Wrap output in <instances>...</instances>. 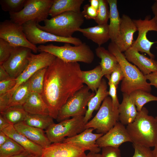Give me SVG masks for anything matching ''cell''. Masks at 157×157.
<instances>
[{
  "label": "cell",
  "instance_id": "cell-16",
  "mask_svg": "<svg viewBox=\"0 0 157 157\" xmlns=\"http://www.w3.org/2000/svg\"><path fill=\"white\" fill-rule=\"evenodd\" d=\"M94 130L92 128L85 129L79 134L73 137L65 138L62 142L75 145L84 150L99 153L101 150L96 143V141L104 134L101 133H94Z\"/></svg>",
  "mask_w": 157,
  "mask_h": 157
},
{
  "label": "cell",
  "instance_id": "cell-9",
  "mask_svg": "<svg viewBox=\"0 0 157 157\" xmlns=\"http://www.w3.org/2000/svg\"><path fill=\"white\" fill-rule=\"evenodd\" d=\"M84 116H77L54 123L45 131L51 143L62 142L66 138L74 136L84 131L85 123Z\"/></svg>",
  "mask_w": 157,
  "mask_h": 157
},
{
  "label": "cell",
  "instance_id": "cell-32",
  "mask_svg": "<svg viewBox=\"0 0 157 157\" xmlns=\"http://www.w3.org/2000/svg\"><path fill=\"white\" fill-rule=\"evenodd\" d=\"M11 125H14L23 122L28 113L22 106H11L0 113Z\"/></svg>",
  "mask_w": 157,
  "mask_h": 157
},
{
  "label": "cell",
  "instance_id": "cell-12",
  "mask_svg": "<svg viewBox=\"0 0 157 157\" xmlns=\"http://www.w3.org/2000/svg\"><path fill=\"white\" fill-rule=\"evenodd\" d=\"M138 31V36L133 41L132 47L138 51L147 54L150 58L154 59V55L150 51V49L155 42L149 40L147 37V33L150 31L157 32V23L154 17L150 19L147 16L144 19H133Z\"/></svg>",
  "mask_w": 157,
  "mask_h": 157
},
{
  "label": "cell",
  "instance_id": "cell-38",
  "mask_svg": "<svg viewBox=\"0 0 157 157\" xmlns=\"http://www.w3.org/2000/svg\"><path fill=\"white\" fill-rule=\"evenodd\" d=\"M14 48L8 42L0 38V65L8 59Z\"/></svg>",
  "mask_w": 157,
  "mask_h": 157
},
{
  "label": "cell",
  "instance_id": "cell-14",
  "mask_svg": "<svg viewBox=\"0 0 157 157\" xmlns=\"http://www.w3.org/2000/svg\"><path fill=\"white\" fill-rule=\"evenodd\" d=\"M32 51L24 47L14 48L9 58L2 65L11 77L16 78L24 72L28 64V58Z\"/></svg>",
  "mask_w": 157,
  "mask_h": 157
},
{
  "label": "cell",
  "instance_id": "cell-50",
  "mask_svg": "<svg viewBox=\"0 0 157 157\" xmlns=\"http://www.w3.org/2000/svg\"><path fill=\"white\" fill-rule=\"evenodd\" d=\"M33 156L30 152L25 150L23 152L10 157H32Z\"/></svg>",
  "mask_w": 157,
  "mask_h": 157
},
{
  "label": "cell",
  "instance_id": "cell-2",
  "mask_svg": "<svg viewBox=\"0 0 157 157\" xmlns=\"http://www.w3.org/2000/svg\"><path fill=\"white\" fill-rule=\"evenodd\" d=\"M108 50L116 57L123 71L124 78L120 86V90L123 93L129 95L137 90L151 92V85L147 81L145 75L136 66L127 60L115 42H111L109 44Z\"/></svg>",
  "mask_w": 157,
  "mask_h": 157
},
{
  "label": "cell",
  "instance_id": "cell-44",
  "mask_svg": "<svg viewBox=\"0 0 157 157\" xmlns=\"http://www.w3.org/2000/svg\"><path fill=\"white\" fill-rule=\"evenodd\" d=\"M108 84L109 86L108 95L110 96L111 99L114 106L115 107L118 108L120 104L117 95V88L113 83L111 82L108 81Z\"/></svg>",
  "mask_w": 157,
  "mask_h": 157
},
{
  "label": "cell",
  "instance_id": "cell-52",
  "mask_svg": "<svg viewBox=\"0 0 157 157\" xmlns=\"http://www.w3.org/2000/svg\"><path fill=\"white\" fill-rule=\"evenodd\" d=\"M89 2L90 5L97 10L99 6V0H90Z\"/></svg>",
  "mask_w": 157,
  "mask_h": 157
},
{
  "label": "cell",
  "instance_id": "cell-29",
  "mask_svg": "<svg viewBox=\"0 0 157 157\" xmlns=\"http://www.w3.org/2000/svg\"><path fill=\"white\" fill-rule=\"evenodd\" d=\"M81 74L83 83L85 84L92 92L96 93L104 76L100 65H98L91 70H82Z\"/></svg>",
  "mask_w": 157,
  "mask_h": 157
},
{
  "label": "cell",
  "instance_id": "cell-34",
  "mask_svg": "<svg viewBox=\"0 0 157 157\" xmlns=\"http://www.w3.org/2000/svg\"><path fill=\"white\" fill-rule=\"evenodd\" d=\"M25 150L22 147L9 137L6 141L0 146V157H10Z\"/></svg>",
  "mask_w": 157,
  "mask_h": 157
},
{
  "label": "cell",
  "instance_id": "cell-11",
  "mask_svg": "<svg viewBox=\"0 0 157 157\" xmlns=\"http://www.w3.org/2000/svg\"><path fill=\"white\" fill-rule=\"evenodd\" d=\"M0 38L8 42L14 47H24L30 49L34 53L38 52V47L27 39L22 25L10 20H6L0 22Z\"/></svg>",
  "mask_w": 157,
  "mask_h": 157
},
{
  "label": "cell",
  "instance_id": "cell-7",
  "mask_svg": "<svg viewBox=\"0 0 157 157\" xmlns=\"http://www.w3.org/2000/svg\"><path fill=\"white\" fill-rule=\"evenodd\" d=\"M119 121L118 108L114 106L111 97L108 96L102 102L95 115L85 124V127L93 128L97 133L104 134Z\"/></svg>",
  "mask_w": 157,
  "mask_h": 157
},
{
  "label": "cell",
  "instance_id": "cell-56",
  "mask_svg": "<svg viewBox=\"0 0 157 157\" xmlns=\"http://www.w3.org/2000/svg\"><path fill=\"white\" fill-rule=\"evenodd\" d=\"M156 48L157 49V47H156Z\"/></svg>",
  "mask_w": 157,
  "mask_h": 157
},
{
  "label": "cell",
  "instance_id": "cell-30",
  "mask_svg": "<svg viewBox=\"0 0 157 157\" xmlns=\"http://www.w3.org/2000/svg\"><path fill=\"white\" fill-rule=\"evenodd\" d=\"M31 92L28 80L20 85L13 92L11 95L9 107L23 106Z\"/></svg>",
  "mask_w": 157,
  "mask_h": 157
},
{
  "label": "cell",
  "instance_id": "cell-22",
  "mask_svg": "<svg viewBox=\"0 0 157 157\" xmlns=\"http://www.w3.org/2000/svg\"><path fill=\"white\" fill-rule=\"evenodd\" d=\"M77 31L81 33L83 36L99 46H101L110 39L108 24L98 25L86 28H80Z\"/></svg>",
  "mask_w": 157,
  "mask_h": 157
},
{
  "label": "cell",
  "instance_id": "cell-27",
  "mask_svg": "<svg viewBox=\"0 0 157 157\" xmlns=\"http://www.w3.org/2000/svg\"><path fill=\"white\" fill-rule=\"evenodd\" d=\"M97 56L101 59L100 63L104 76L110 75L118 63L116 57L108 50L101 46L95 49Z\"/></svg>",
  "mask_w": 157,
  "mask_h": 157
},
{
  "label": "cell",
  "instance_id": "cell-21",
  "mask_svg": "<svg viewBox=\"0 0 157 157\" xmlns=\"http://www.w3.org/2000/svg\"><path fill=\"white\" fill-rule=\"evenodd\" d=\"M2 131L9 138L13 140L25 150L30 152L33 156H42L43 148L18 132L15 129L14 125H10Z\"/></svg>",
  "mask_w": 157,
  "mask_h": 157
},
{
  "label": "cell",
  "instance_id": "cell-4",
  "mask_svg": "<svg viewBox=\"0 0 157 157\" xmlns=\"http://www.w3.org/2000/svg\"><path fill=\"white\" fill-rule=\"evenodd\" d=\"M84 21L81 13L68 11L47 19L44 21L43 26L37 23L36 25L45 31L61 37L70 38L80 28Z\"/></svg>",
  "mask_w": 157,
  "mask_h": 157
},
{
  "label": "cell",
  "instance_id": "cell-37",
  "mask_svg": "<svg viewBox=\"0 0 157 157\" xmlns=\"http://www.w3.org/2000/svg\"><path fill=\"white\" fill-rule=\"evenodd\" d=\"M26 0H1L2 9L9 13H17L24 8Z\"/></svg>",
  "mask_w": 157,
  "mask_h": 157
},
{
  "label": "cell",
  "instance_id": "cell-45",
  "mask_svg": "<svg viewBox=\"0 0 157 157\" xmlns=\"http://www.w3.org/2000/svg\"><path fill=\"white\" fill-rule=\"evenodd\" d=\"M11 97V95L8 92L3 95H0V113L3 112L9 108Z\"/></svg>",
  "mask_w": 157,
  "mask_h": 157
},
{
  "label": "cell",
  "instance_id": "cell-39",
  "mask_svg": "<svg viewBox=\"0 0 157 157\" xmlns=\"http://www.w3.org/2000/svg\"><path fill=\"white\" fill-rule=\"evenodd\" d=\"M109 82L113 83L116 87H118L120 81L122 80L124 75L120 65L118 63L110 75L105 76Z\"/></svg>",
  "mask_w": 157,
  "mask_h": 157
},
{
  "label": "cell",
  "instance_id": "cell-36",
  "mask_svg": "<svg viewBox=\"0 0 157 157\" xmlns=\"http://www.w3.org/2000/svg\"><path fill=\"white\" fill-rule=\"evenodd\" d=\"M99 6L97 14L94 21L98 25L108 24L109 19L110 10L107 0H99Z\"/></svg>",
  "mask_w": 157,
  "mask_h": 157
},
{
  "label": "cell",
  "instance_id": "cell-47",
  "mask_svg": "<svg viewBox=\"0 0 157 157\" xmlns=\"http://www.w3.org/2000/svg\"><path fill=\"white\" fill-rule=\"evenodd\" d=\"M11 77L2 65H0V81L8 79Z\"/></svg>",
  "mask_w": 157,
  "mask_h": 157
},
{
  "label": "cell",
  "instance_id": "cell-3",
  "mask_svg": "<svg viewBox=\"0 0 157 157\" xmlns=\"http://www.w3.org/2000/svg\"><path fill=\"white\" fill-rule=\"evenodd\" d=\"M148 113V110L143 107L134 121L126 128L133 144L150 148L154 147L157 140V121Z\"/></svg>",
  "mask_w": 157,
  "mask_h": 157
},
{
  "label": "cell",
  "instance_id": "cell-10",
  "mask_svg": "<svg viewBox=\"0 0 157 157\" xmlns=\"http://www.w3.org/2000/svg\"><path fill=\"white\" fill-rule=\"evenodd\" d=\"M36 23L35 21H30L22 25L27 39L33 44L36 45L38 44L54 42L78 45L83 43L81 40L78 38L72 37L70 38L61 37L43 31L38 28Z\"/></svg>",
  "mask_w": 157,
  "mask_h": 157
},
{
  "label": "cell",
  "instance_id": "cell-6",
  "mask_svg": "<svg viewBox=\"0 0 157 157\" xmlns=\"http://www.w3.org/2000/svg\"><path fill=\"white\" fill-rule=\"evenodd\" d=\"M54 0H26L24 8L17 13H9L10 20L22 25L30 21L37 23L44 21L49 15V12Z\"/></svg>",
  "mask_w": 157,
  "mask_h": 157
},
{
  "label": "cell",
  "instance_id": "cell-19",
  "mask_svg": "<svg viewBox=\"0 0 157 157\" xmlns=\"http://www.w3.org/2000/svg\"><path fill=\"white\" fill-rule=\"evenodd\" d=\"M127 60L134 64L144 75L157 72V61L141 54L131 47L124 52Z\"/></svg>",
  "mask_w": 157,
  "mask_h": 157
},
{
  "label": "cell",
  "instance_id": "cell-42",
  "mask_svg": "<svg viewBox=\"0 0 157 157\" xmlns=\"http://www.w3.org/2000/svg\"><path fill=\"white\" fill-rule=\"evenodd\" d=\"M101 148V157H121V151L119 148L107 146Z\"/></svg>",
  "mask_w": 157,
  "mask_h": 157
},
{
  "label": "cell",
  "instance_id": "cell-41",
  "mask_svg": "<svg viewBox=\"0 0 157 157\" xmlns=\"http://www.w3.org/2000/svg\"><path fill=\"white\" fill-rule=\"evenodd\" d=\"M16 84V78H13L0 81V95H3L12 90Z\"/></svg>",
  "mask_w": 157,
  "mask_h": 157
},
{
  "label": "cell",
  "instance_id": "cell-48",
  "mask_svg": "<svg viewBox=\"0 0 157 157\" xmlns=\"http://www.w3.org/2000/svg\"><path fill=\"white\" fill-rule=\"evenodd\" d=\"M10 125L4 117L0 114V131H2Z\"/></svg>",
  "mask_w": 157,
  "mask_h": 157
},
{
  "label": "cell",
  "instance_id": "cell-31",
  "mask_svg": "<svg viewBox=\"0 0 157 157\" xmlns=\"http://www.w3.org/2000/svg\"><path fill=\"white\" fill-rule=\"evenodd\" d=\"M53 119L49 115L28 114L23 122L29 126L46 130L54 123Z\"/></svg>",
  "mask_w": 157,
  "mask_h": 157
},
{
  "label": "cell",
  "instance_id": "cell-25",
  "mask_svg": "<svg viewBox=\"0 0 157 157\" xmlns=\"http://www.w3.org/2000/svg\"><path fill=\"white\" fill-rule=\"evenodd\" d=\"M22 106L28 114L49 115L46 103L38 93L31 92Z\"/></svg>",
  "mask_w": 157,
  "mask_h": 157
},
{
  "label": "cell",
  "instance_id": "cell-51",
  "mask_svg": "<svg viewBox=\"0 0 157 157\" xmlns=\"http://www.w3.org/2000/svg\"><path fill=\"white\" fill-rule=\"evenodd\" d=\"M151 9L154 15V17L157 23V0H156L152 5L151 6Z\"/></svg>",
  "mask_w": 157,
  "mask_h": 157
},
{
  "label": "cell",
  "instance_id": "cell-28",
  "mask_svg": "<svg viewBox=\"0 0 157 157\" xmlns=\"http://www.w3.org/2000/svg\"><path fill=\"white\" fill-rule=\"evenodd\" d=\"M109 10V33L111 42H115L117 38L121 21L117 8V0H107Z\"/></svg>",
  "mask_w": 157,
  "mask_h": 157
},
{
  "label": "cell",
  "instance_id": "cell-43",
  "mask_svg": "<svg viewBox=\"0 0 157 157\" xmlns=\"http://www.w3.org/2000/svg\"><path fill=\"white\" fill-rule=\"evenodd\" d=\"M83 10L81 12L83 17L86 19H93L96 18L97 10L91 6L90 4H87L84 5Z\"/></svg>",
  "mask_w": 157,
  "mask_h": 157
},
{
  "label": "cell",
  "instance_id": "cell-23",
  "mask_svg": "<svg viewBox=\"0 0 157 157\" xmlns=\"http://www.w3.org/2000/svg\"><path fill=\"white\" fill-rule=\"evenodd\" d=\"M118 110L119 121L124 125H127L133 122L138 112L129 95L125 93H123L122 100L118 106Z\"/></svg>",
  "mask_w": 157,
  "mask_h": 157
},
{
  "label": "cell",
  "instance_id": "cell-8",
  "mask_svg": "<svg viewBox=\"0 0 157 157\" xmlns=\"http://www.w3.org/2000/svg\"><path fill=\"white\" fill-rule=\"evenodd\" d=\"M90 90L87 85H84L70 97L59 110L57 121L60 122L70 117L84 116L89 101L96 93Z\"/></svg>",
  "mask_w": 157,
  "mask_h": 157
},
{
  "label": "cell",
  "instance_id": "cell-55",
  "mask_svg": "<svg viewBox=\"0 0 157 157\" xmlns=\"http://www.w3.org/2000/svg\"><path fill=\"white\" fill-rule=\"evenodd\" d=\"M32 157H42L41 156H33Z\"/></svg>",
  "mask_w": 157,
  "mask_h": 157
},
{
  "label": "cell",
  "instance_id": "cell-26",
  "mask_svg": "<svg viewBox=\"0 0 157 157\" xmlns=\"http://www.w3.org/2000/svg\"><path fill=\"white\" fill-rule=\"evenodd\" d=\"M84 0H54L49 12L52 17L63 13L72 11L80 13Z\"/></svg>",
  "mask_w": 157,
  "mask_h": 157
},
{
  "label": "cell",
  "instance_id": "cell-54",
  "mask_svg": "<svg viewBox=\"0 0 157 157\" xmlns=\"http://www.w3.org/2000/svg\"><path fill=\"white\" fill-rule=\"evenodd\" d=\"M155 118L157 121V116H156ZM154 147V149L153 150H152L154 156V157H157V138Z\"/></svg>",
  "mask_w": 157,
  "mask_h": 157
},
{
  "label": "cell",
  "instance_id": "cell-46",
  "mask_svg": "<svg viewBox=\"0 0 157 157\" xmlns=\"http://www.w3.org/2000/svg\"><path fill=\"white\" fill-rule=\"evenodd\" d=\"M145 76L147 80L149 81L151 85L154 86L157 89V72H152Z\"/></svg>",
  "mask_w": 157,
  "mask_h": 157
},
{
  "label": "cell",
  "instance_id": "cell-18",
  "mask_svg": "<svg viewBox=\"0 0 157 157\" xmlns=\"http://www.w3.org/2000/svg\"><path fill=\"white\" fill-rule=\"evenodd\" d=\"M85 151L72 144L62 142L52 143L43 148L42 157H86Z\"/></svg>",
  "mask_w": 157,
  "mask_h": 157
},
{
  "label": "cell",
  "instance_id": "cell-35",
  "mask_svg": "<svg viewBox=\"0 0 157 157\" xmlns=\"http://www.w3.org/2000/svg\"><path fill=\"white\" fill-rule=\"evenodd\" d=\"M47 67L39 70L29 79L32 92L38 93L41 94L42 93L44 76Z\"/></svg>",
  "mask_w": 157,
  "mask_h": 157
},
{
  "label": "cell",
  "instance_id": "cell-13",
  "mask_svg": "<svg viewBox=\"0 0 157 157\" xmlns=\"http://www.w3.org/2000/svg\"><path fill=\"white\" fill-rule=\"evenodd\" d=\"M56 58L54 55L45 52H41L38 54L31 53L28 58L29 63L22 74L16 78V84L12 90L8 92L11 96L16 89L25 82L39 70L47 67Z\"/></svg>",
  "mask_w": 157,
  "mask_h": 157
},
{
  "label": "cell",
  "instance_id": "cell-49",
  "mask_svg": "<svg viewBox=\"0 0 157 157\" xmlns=\"http://www.w3.org/2000/svg\"><path fill=\"white\" fill-rule=\"evenodd\" d=\"M9 137L2 131H0V146L4 143Z\"/></svg>",
  "mask_w": 157,
  "mask_h": 157
},
{
  "label": "cell",
  "instance_id": "cell-17",
  "mask_svg": "<svg viewBox=\"0 0 157 157\" xmlns=\"http://www.w3.org/2000/svg\"><path fill=\"white\" fill-rule=\"evenodd\" d=\"M136 31L137 29L133 20L128 15H123L118 34L115 42L121 52H125L132 47L133 34Z\"/></svg>",
  "mask_w": 157,
  "mask_h": 157
},
{
  "label": "cell",
  "instance_id": "cell-1",
  "mask_svg": "<svg viewBox=\"0 0 157 157\" xmlns=\"http://www.w3.org/2000/svg\"><path fill=\"white\" fill-rule=\"evenodd\" d=\"M81 71L78 63H67L57 57L47 67L41 95L53 119L67 100L84 86Z\"/></svg>",
  "mask_w": 157,
  "mask_h": 157
},
{
  "label": "cell",
  "instance_id": "cell-24",
  "mask_svg": "<svg viewBox=\"0 0 157 157\" xmlns=\"http://www.w3.org/2000/svg\"><path fill=\"white\" fill-rule=\"evenodd\" d=\"M107 88L106 80L102 78L95 95L90 99L88 104V108L84 118L85 124L92 117L94 111L99 110L102 101L109 95Z\"/></svg>",
  "mask_w": 157,
  "mask_h": 157
},
{
  "label": "cell",
  "instance_id": "cell-20",
  "mask_svg": "<svg viewBox=\"0 0 157 157\" xmlns=\"http://www.w3.org/2000/svg\"><path fill=\"white\" fill-rule=\"evenodd\" d=\"M16 130L43 148L51 144L44 130L26 124L22 122L14 125Z\"/></svg>",
  "mask_w": 157,
  "mask_h": 157
},
{
  "label": "cell",
  "instance_id": "cell-33",
  "mask_svg": "<svg viewBox=\"0 0 157 157\" xmlns=\"http://www.w3.org/2000/svg\"><path fill=\"white\" fill-rule=\"evenodd\" d=\"M129 96L135 105L138 112L140 111L143 106L148 102L157 101V97L141 90H137L131 92Z\"/></svg>",
  "mask_w": 157,
  "mask_h": 157
},
{
  "label": "cell",
  "instance_id": "cell-5",
  "mask_svg": "<svg viewBox=\"0 0 157 157\" xmlns=\"http://www.w3.org/2000/svg\"><path fill=\"white\" fill-rule=\"evenodd\" d=\"M38 48V52H48L67 63L82 62L90 64L94 58L93 51L85 43L74 46L69 43H65L62 46L52 44L41 45Z\"/></svg>",
  "mask_w": 157,
  "mask_h": 157
},
{
  "label": "cell",
  "instance_id": "cell-15",
  "mask_svg": "<svg viewBox=\"0 0 157 157\" xmlns=\"http://www.w3.org/2000/svg\"><path fill=\"white\" fill-rule=\"evenodd\" d=\"M127 142H132V140L126 127L119 121L97 139L96 143L101 148L107 146L119 148L122 144Z\"/></svg>",
  "mask_w": 157,
  "mask_h": 157
},
{
  "label": "cell",
  "instance_id": "cell-40",
  "mask_svg": "<svg viewBox=\"0 0 157 157\" xmlns=\"http://www.w3.org/2000/svg\"><path fill=\"white\" fill-rule=\"evenodd\" d=\"M134 153L132 157H154L150 148L138 144H133Z\"/></svg>",
  "mask_w": 157,
  "mask_h": 157
},
{
  "label": "cell",
  "instance_id": "cell-53",
  "mask_svg": "<svg viewBox=\"0 0 157 157\" xmlns=\"http://www.w3.org/2000/svg\"><path fill=\"white\" fill-rule=\"evenodd\" d=\"M86 157H101V154L90 152L86 156Z\"/></svg>",
  "mask_w": 157,
  "mask_h": 157
}]
</instances>
